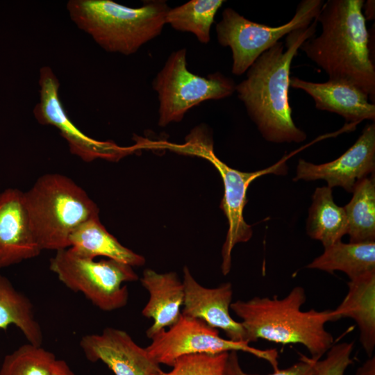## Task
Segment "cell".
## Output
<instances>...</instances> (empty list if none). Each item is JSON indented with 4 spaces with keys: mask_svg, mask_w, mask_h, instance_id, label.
Returning <instances> with one entry per match:
<instances>
[{
    "mask_svg": "<svg viewBox=\"0 0 375 375\" xmlns=\"http://www.w3.org/2000/svg\"><path fill=\"white\" fill-rule=\"evenodd\" d=\"M363 0H328L317 17L322 32L300 47L328 80L351 84L375 100V67L369 35L362 13Z\"/></svg>",
    "mask_w": 375,
    "mask_h": 375,
    "instance_id": "cell-2",
    "label": "cell"
},
{
    "mask_svg": "<svg viewBox=\"0 0 375 375\" xmlns=\"http://www.w3.org/2000/svg\"><path fill=\"white\" fill-rule=\"evenodd\" d=\"M178 153L201 157L210 162L217 169L222 178L224 193L220 208L228 222V231L222 247V272L226 275L231 267V252L237 243L247 242L252 235L251 226L243 217L247 203V191L256 178L268 174L285 175L288 167L286 160L292 154L280 160L276 164L264 169L253 172H244L228 166L214 153L209 140L194 133L187 138L186 143L178 147Z\"/></svg>",
    "mask_w": 375,
    "mask_h": 375,
    "instance_id": "cell-9",
    "label": "cell"
},
{
    "mask_svg": "<svg viewBox=\"0 0 375 375\" xmlns=\"http://www.w3.org/2000/svg\"><path fill=\"white\" fill-rule=\"evenodd\" d=\"M317 17L303 28L286 35L285 49L278 42L263 52L247 71L246 78L235 86L238 98L265 140L299 143L307 135L292 117L289 102L290 67L301 44L314 36Z\"/></svg>",
    "mask_w": 375,
    "mask_h": 375,
    "instance_id": "cell-1",
    "label": "cell"
},
{
    "mask_svg": "<svg viewBox=\"0 0 375 375\" xmlns=\"http://www.w3.org/2000/svg\"><path fill=\"white\" fill-rule=\"evenodd\" d=\"M10 324L16 326L28 343L42 346L43 333L33 303L0 274V328L6 330Z\"/></svg>",
    "mask_w": 375,
    "mask_h": 375,
    "instance_id": "cell-22",
    "label": "cell"
},
{
    "mask_svg": "<svg viewBox=\"0 0 375 375\" xmlns=\"http://www.w3.org/2000/svg\"><path fill=\"white\" fill-rule=\"evenodd\" d=\"M224 2L223 0H191L169 8L166 24L176 31L191 33L199 42L207 44L210 40V28L215 16Z\"/></svg>",
    "mask_w": 375,
    "mask_h": 375,
    "instance_id": "cell-24",
    "label": "cell"
},
{
    "mask_svg": "<svg viewBox=\"0 0 375 375\" xmlns=\"http://www.w3.org/2000/svg\"><path fill=\"white\" fill-rule=\"evenodd\" d=\"M80 347L90 362L101 361L115 375H156L162 372L146 348L124 331L107 327L99 334L81 338Z\"/></svg>",
    "mask_w": 375,
    "mask_h": 375,
    "instance_id": "cell-13",
    "label": "cell"
},
{
    "mask_svg": "<svg viewBox=\"0 0 375 375\" xmlns=\"http://www.w3.org/2000/svg\"><path fill=\"white\" fill-rule=\"evenodd\" d=\"M356 375H375V359L374 356L371 357L365 363L360 367Z\"/></svg>",
    "mask_w": 375,
    "mask_h": 375,
    "instance_id": "cell-30",
    "label": "cell"
},
{
    "mask_svg": "<svg viewBox=\"0 0 375 375\" xmlns=\"http://www.w3.org/2000/svg\"><path fill=\"white\" fill-rule=\"evenodd\" d=\"M24 194L31 226L42 250L69 247V237L84 222L99 216L86 192L60 174L41 176Z\"/></svg>",
    "mask_w": 375,
    "mask_h": 375,
    "instance_id": "cell-5",
    "label": "cell"
},
{
    "mask_svg": "<svg viewBox=\"0 0 375 375\" xmlns=\"http://www.w3.org/2000/svg\"><path fill=\"white\" fill-rule=\"evenodd\" d=\"M362 8H364L363 15L365 19L373 20L375 17V1L368 0L364 2Z\"/></svg>",
    "mask_w": 375,
    "mask_h": 375,
    "instance_id": "cell-31",
    "label": "cell"
},
{
    "mask_svg": "<svg viewBox=\"0 0 375 375\" xmlns=\"http://www.w3.org/2000/svg\"><path fill=\"white\" fill-rule=\"evenodd\" d=\"M347 219L344 207L333 200L332 188H317L312 197L306 222V231L312 239L320 241L326 248L347 234Z\"/></svg>",
    "mask_w": 375,
    "mask_h": 375,
    "instance_id": "cell-20",
    "label": "cell"
},
{
    "mask_svg": "<svg viewBox=\"0 0 375 375\" xmlns=\"http://www.w3.org/2000/svg\"><path fill=\"white\" fill-rule=\"evenodd\" d=\"M306 267L328 273L339 270L352 280L375 270V242L343 243L339 241L324 248V253Z\"/></svg>",
    "mask_w": 375,
    "mask_h": 375,
    "instance_id": "cell-21",
    "label": "cell"
},
{
    "mask_svg": "<svg viewBox=\"0 0 375 375\" xmlns=\"http://www.w3.org/2000/svg\"><path fill=\"white\" fill-rule=\"evenodd\" d=\"M56 360L42 346L25 344L5 356L0 375H51Z\"/></svg>",
    "mask_w": 375,
    "mask_h": 375,
    "instance_id": "cell-25",
    "label": "cell"
},
{
    "mask_svg": "<svg viewBox=\"0 0 375 375\" xmlns=\"http://www.w3.org/2000/svg\"><path fill=\"white\" fill-rule=\"evenodd\" d=\"M140 281L149 294L142 314L153 319V324L146 332L147 336L151 339L179 319L181 307L184 302V285L175 272L158 274L150 269L144 271Z\"/></svg>",
    "mask_w": 375,
    "mask_h": 375,
    "instance_id": "cell-17",
    "label": "cell"
},
{
    "mask_svg": "<svg viewBox=\"0 0 375 375\" xmlns=\"http://www.w3.org/2000/svg\"><path fill=\"white\" fill-rule=\"evenodd\" d=\"M351 200L344 207L347 219L349 242L365 243L375 240L374 174L360 180Z\"/></svg>",
    "mask_w": 375,
    "mask_h": 375,
    "instance_id": "cell-23",
    "label": "cell"
},
{
    "mask_svg": "<svg viewBox=\"0 0 375 375\" xmlns=\"http://www.w3.org/2000/svg\"><path fill=\"white\" fill-rule=\"evenodd\" d=\"M132 267L113 259L95 261L70 247L57 251L49 264L51 271L67 288L81 292L103 311L127 304L128 291L123 283L139 278Z\"/></svg>",
    "mask_w": 375,
    "mask_h": 375,
    "instance_id": "cell-6",
    "label": "cell"
},
{
    "mask_svg": "<svg viewBox=\"0 0 375 375\" xmlns=\"http://www.w3.org/2000/svg\"><path fill=\"white\" fill-rule=\"evenodd\" d=\"M237 352H228L223 375H251L242 369ZM316 361L317 360L302 356L300 360L291 367L278 369L269 375H314Z\"/></svg>",
    "mask_w": 375,
    "mask_h": 375,
    "instance_id": "cell-28",
    "label": "cell"
},
{
    "mask_svg": "<svg viewBox=\"0 0 375 375\" xmlns=\"http://www.w3.org/2000/svg\"><path fill=\"white\" fill-rule=\"evenodd\" d=\"M40 101L33 113L42 125L56 127L68 143L72 153L85 162L96 159L118 161L131 154L135 146L124 147L112 141H99L84 134L71 121L59 97V81L49 67L40 70Z\"/></svg>",
    "mask_w": 375,
    "mask_h": 375,
    "instance_id": "cell-11",
    "label": "cell"
},
{
    "mask_svg": "<svg viewBox=\"0 0 375 375\" xmlns=\"http://www.w3.org/2000/svg\"><path fill=\"white\" fill-rule=\"evenodd\" d=\"M184 302L181 314L199 319L208 326L222 329L227 339L248 343L247 332L241 322L234 320L229 309L233 299L230 283L208 288L201 285L192 276L189 269H183Z\"/></svg>",
    "mask_w": 375,
    "mask_h": 375,
    "instance_id": "cell-14",
    "label": "cell"
},
{
    "mask_svg": "<svg viewBox=\"0 0 375 375\" xmlns=\"http://www.w3.org/2000/svg\"><path fill=\"white\" fill-rule=\"evenodd\" d=\"M306 301L304 289L297 286L283 299L255 297L231 303L230 308L242 319L249 343L263 339L283 344H301L312 359L319 360L334 342L325 324L340 318L335 310L302 311Z\"/></svg>",
    "mask_w": 375,
    "mask_h": 375,
    "instance_id": "cell-3",
    "label": "cell"
},
{
    "mask_svg": "<svg viewBox=\"0 0 375 375\" xmlns=\"http://www.w3.org/2000/svg\"><path fill=\"white\" fill-rule=\"evenodd\" d=\"M42 251L33 234L24 192H0V269L33 258Z\"/></svg>",
    "mask_w": 375,
    "mask_h": 375,
    "instance_id": "cell-15",
    "label": "cell"
},
{
    "mask_svg": "<svg viewBox=\"0 0 375 375\" xmlns=\"http://www.w3.org/2000/svg\"><path fill=\"white\" fill-rule=\"evenodd\" d=\"M375 169V124L365 126L355 143L337 159L315 165L299 160L294 181L323 179L328 187H341L353 192L357 183L374 173Z\"/></svg>",
    "mask_w": 375,
    "mask_h": 375,
    "instance_id": "cell-12",
    "label": "cell"
},
{
    "mask_svg": "<svg viewBox=\"0 0 375 375\" xmlns=\"http://www.w3.org/2000/svg\"><path fill=\"white\" fill-rule=\"evenodd\" d=\"M353 347L352 342L333 344L324 360L316 361L314 375H344L345 370L352 363Z\"/></svg>",
    "mask_w": 375,
    "mask_h": 375,
    "instance_id": "cell-27",
    "label": "cell"
},
{
    "mask_svg": "<svg viewBox=\"0 0 375 375\" xmlns=\"http://www.w3.org/2000/svg\"><path fill=\"white\" fill-rule=\"evenodd\" d=\"M67 8L72 21L101 47L127 56L161 33L170 8L161 0L139 8L111 0H71Z\"/></svg>",
    "mask_w": 375,
    "mask_h": 375,
    "instance_id": "cell-4",
    "label": "cell"
},
{
    "mask_svg": "<svg viewBox=\"0 0 375 375\" xmlns=\"http://www.w3.org/2000/svg\"><path fill=\"white\" fill-rule=\"evenodd\" d=\"M228 352L197 353L178 358L172 369L156 375H223Z\"/></svg>",
    "mask_w": 375,
    "mask_h": 375,
    "instance_id": "cell-26",
    "label": "cell"
},
{
    "mask_svg": "<svg viewBox=\"0 0 375 375\" xmlns=\"http://www.w3.org/2000/svg\"><path fill=\"white\" fill-rule=\"evenodd\" d=\"M235 83L220 72L201 76L187 67L186 49L172 52L153 81L159 101L158 125L180 122L192 107L231 96Z\"/></svg>",
    "mask_w": 375,
    "mask_h": 375,
    "instance_id": "cell-7",
    "label": "cell"
},
{
    "mask_svg": "<svg viewBox=\"0 0 375 375\" xmlns=\"http://www.w3.org/2000/svg\"><path fill=\"white\" fill-rule=\"evenodd\" d=\"M51 375H76L63 360H57L53 367Z\"/></svg>",
    "mask_w": 375,
    "mask_h": 375,
    "instance_id": "cell-29",
    "label": "cell"
},
{
    "mask_svg": "<svg viewBox=\"0 0 375 375\" xmlns=\"http://www.w3.org/2000/svg\"><path fill=\"white\" fill-rule=\"evenodd\" d=\"M323 3L322 0L301 1L292 18L275 27L253 22L233 8H225L222 19L216 25V33L219 43L231 50L232 73L241 76L283 36L309 26L317 17Z\"/></svg>",
    "mask_w": 375,
    "mask_h": 375,
    "instance_id": "cell-8",
    "label": "cell"
},
{
    "mask_svg": "<svg viewBox=\"0 0 375 375\" xmlns=\"http://www.w3.org/2000/svg\"><path fill=\"white\" fill-rule=\"evenodd\" d=\"M290 86L308 94L317 109L336 113L349 124L357 125L365 119H375V104L351 84L332 80L315 83L293 76Z\"/></svg>",
    "mask_w": 375,
    "mask_h": 375,
    "instance_id": "cell-16",
    "label": "cell"
},
{
    "mask_svg": "<svg viewBox=\"0 0 375 375\" xmlns=\"http://www.w3.org/2000/svg\"><path fill=\"white\" fill-rule=\"evenodd\" d=\"M348 292L335 310L340 319H353L360 331V343L369 356L375 347V270L348 282Z\"/></svg>",
    "mask_w": 375,
    "mask_h": 375,
    "instance_id": "cell-18",
    "label": "cell"
},
{
    "mask_svg": "<svg viewBox=\"0 0 375 375\" xmlns=\"http://www.w3.org/2000/svg\"><path fill=\"white\" fill-rule=\"evenodd\" d=\"M69 247L81 256H105L131 267L142 266L143 256L123 246L101 223L99 216L82 223L70 235Z\"/></svg>",
    "mask_w": 375,
    "mask_h": 375,
    "instance_id": "cell-19",
    "label": "cell"
},
{
    "mask_svg": "<svg viewBox=\"0 0 375 375\" xmlns=\"http://www.w3.org/2000/svg\"><path fill=\"white\" fill-rule=\"evenodd\" d=\"M146 349L158 364L172 366L180 357L190 354H217L232 351H243L267 361L274 372L278 370V351L259 349L245 342H235L219 336L217 328L202 320L183 315L168 330H162L151 339Z\"/></svg>",
    "mask_w": 375,
    "mask_h": 375,
    "instance_id": "cell-10",
    "label": "cell"
}]
</instances>
